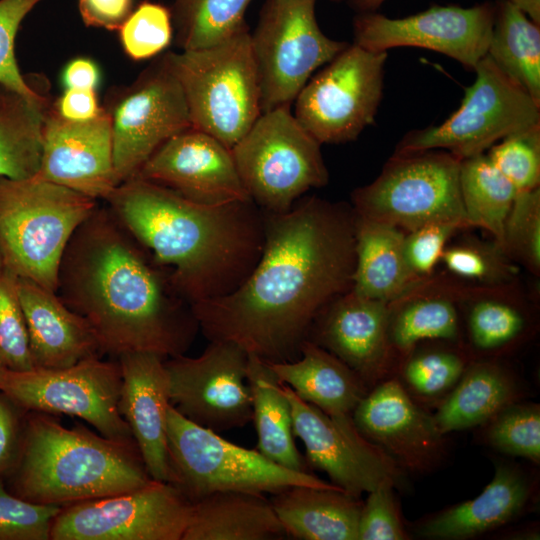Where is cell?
Listing matches in <instances>:
<instances>
[{"mask_svg":"<svg viewBox=\"0 0 540 540\" xmlns=\"http://www.w3.org/2000/svg\"><path fill=\"white\" fill-rule=\"evenodd\" d=\"M458 230L450 224L432 223L406 233L405 255L417 278H424L432 273L442 258L448 240Z\"/></svg>","mask_w":540,"mask_h":540,"instance_id":"cell-48","label":"cell"},{"mask_svg":"<svg viewBox=\"0 0 540 540\" xmlns=\"http://www.w3.org/2000/svg\"><path fill=\"white\" fill-rule=\"evenodd\" d=\"M270 502L286 535L301 540H358L362 502L340 489L293 486Z\"/></svg>","mask_w":540,"mask_h":540,"instance_id":"cell-29","label":"cell"},{"mask_svg":"<svg viewBox=\"0 0 540 540\" xmlns=\"http://www.w3.org/2000/svg\"><path fill=\"white\" fill-rule=\"evenodd\" d=\"M99 81V68L88 58L71 60L62 72V83L65 89L95 90Z\"/></svg>","mask_w":540,"mask_h":540,"instance_id":"cell-52","label":"cell"},{"mask_svg":"<svg viewBox=\"0 0 540 540\" xmlns=\"http://www.w3.org/2000/svg\"><path fill=\"white\" fill-rule=\"evenodd\" d=\"M4 366L0 363V370L3 368Z\"/></svg>","mask_w":540,"mask_h":540,"instance_id":"cell-56","label":"cell"},{"mask_svg":"<svg viewBox=\"0 0 540 540\" xmlns=\"http://www.w3.org/2000/svg\"><path fill=\"white\" fill-rule=\"evenodd\" d=\"M487 55L540 103V27L509 0L494 15Z\"/></svg>","mask_w":540,"mask_h":540,"instance_id":"cell-33","label":"cell"},{"mask_svg":"<svg viewBox=\"0 0 540 540\" xmlns=\"http://www.w3.org/2000/svg\"><path fill=\"white\" fill-rule=\"evenodd\" d=\"M282 385L291 405L294 435L306 449V462L325 472L332 484L359 498L382 483H401L402 471L356 427L339 426L289 386Z\"/></svg>","mask_w":540,"mask_h":540,"instance_id":"cell-18","label":"cell"},{"mask_svg":"<svg viewBox=\"0 0 540 540\" xmlns=\"http://www.w3.org/2000/svg\"><path fill=\"white\" fill-rule=\"evenodd\" d=\"M78 6L87 26L119 30L131 13L132 0H79Z\"/></svg>","mask_w":540,"mask_h":540,"instance_id":"cell-50","label":"cell"},{"mask_svg":"<svg viewBox=\"0 0 540 540\" xmlns=\"http://www.w3.org/2000/svg\"><path fill=\"white\" fill-rule=\"evenodd\" d=\"M315 4L316 0H269L251 34L262 113L291 106L313 73L348 45L321 31Z\"/></svg>","mask_w":540,"mask_h":540,"instance_id":"cell-11","label":"cell"},{"mask_svg":"<svg viewBox=\"0 0 540 540\" xmlns=\"http://www.w3.org/2000/svg\"><path fill=\"white\" fill-rule=\"evenodd\" d=\"M37 176L95 200H106L119 185L108 110L85 122L47 113Z\"/></svg>","mask_w":540,"mask_h":540,"instance_id":"cell-22","label":"cell"},{"mask_svg":"<svg viewBox=\"0 0 540 540\" xmlns=\"http://www.w3.org/2000/svg\"><path fill=\"white\" fill-rule=\"evenodd\" d=\"M3 267L1 257H0V269Z\"/></svg>","mask_w":540,"mask_h":540,"instance_id":"cell-55","label":"cell"},{"mask_svg":"<svg viewBox=\"0 0 540 540\" xmlns=\"http://www.w3.org/2000/svg\"><path fill=\"white\" fill-rule=\"evenodd\" d=\"M534 488L517 466L496 465L493 478L475 498L450 506L417 525L425 538L468 539L499 528L527 508Z\"/></svg>","mask_w":540,"mask_h":540,"instance_id":"cell-25","label":"cell"},{"mask_svg":"<svg viewBox=\"0 0 540 540\" xmlns=\"http://www.w3.org/2000/svg\"><path fill=\"white\" fill-rule=\"evenodd\" d=\"M405 235L392 225L356 216L353 291L392 304L417 285L420 279L405 255Z\"/></svg>","mask_w":540,"mask_h":540,"instance_id":"cell-28","label":"cell"},{"mask_svg":"<svg viewBox=\"0 0 540 540\" xmlns=\"http://www.w3.org/2000/svg\"><path fill=\"white\" fill-rule=\"evenodd\" d=\"M484 439L497 451L540 463V408L515 401L484 425Z\"/></svg>","mask_w":540,"mask_h":540,"instance_id":"cell-38","label":"cell"},{"mask_svg":"<svg viewBox=\"0 0 540 540\" xmlns=\"http://www.w3.org/2000/svg\"><path fill=\"white\" fill-rule=\"evenodd\" d=\"M34 368L57 369L103 357L90 325L55 292L17 277Z\"/></svg>","mask_w":540,"mask_h":540,"instance_id":"cell-24","label":"cell"},{"mask_svg":"<svg viewBox=\"0 0 540 540\" xmlns=\"http://www.w3.org/2000/svg\"><path fill=\"white\" fill-rule=\"evenodd\" d=\"M264 213L262 254L232 293L192 305L209 341H230L268 363L299 358L320 312L352 289V207L316 196Z\"/></svg>","mask_w":540,"mask_h":540,"instance_id":"cell-1","label":"cell"},{"mask_svg":"<svg viewBox=\"0 0 540 540\" xmlns=\"http://www.w3.org/2000/svg\"><path fill=\"white\" fill-rule=\"evenodd\" d=\"M268 364L280 382L299 398L319 408L339 426L355 427L353 412L370 389L332 353L307 340L298 359Z\"/></svg>","mask_w":540,"mask_h":540,"instance_id":"cell-26","label":"cell"},{"mask_svg":"<svg viewBox=\"0 0 540 540\" xmlns=\"http://www.w3.org/2000/svg\"><path fill=\"white\" fill-rule=\"evenodd\" d=\"M14 495L65 506L135 490L150 478L134 440L119 441L77 423L65 427L52 414L28 411Z\"/></svg>","mask_w":540,"mask_h":540,"instance_id":"cell-4","label":"cell"},{"mask_svg":"<svg viewBox=\"0 0 540 540\" xmlns=\"http://www.w3.org/2000/svg\"><path fill=\"white\" fill-rule=\"evenodd\" d=\"M459 184L468 227L489 232L501 248L504 224L517 190L485 153L461 160Z\"/></svg>","mask_w":540,"mask_h":540,"instance_id":"cell-34","label":"cell"},{"mask_svg":"<svg viewBox=\"0 0 540 540\" xmlns=\"http://www.w3.org/2000/svg\"><path fill=\"white\" fill-rule=\"evenodd\" d=\"M524 314L511 303L483 298L473 304L468 315V332L479 351L494 352L512 344L526 328Z\"/></svg>","mask_w":540,"mask_h":540,"instance_id":"cell-40","label":"cell"},{"mask_svg":"<svg viewBox=\"0 0 540 540\" xmlns=\"http://www.w3.org/2000/svg\"><path fill=\"white\" fill-rule=\"evenodd\" d=\"M387 51L348 44L297 95L295 118L320 144L355 140L375 121Z\"/></svg>","mask_w":540,"mask_h":540,"instance_id":"cell-12","label":"cell"},{"mask_svg":"<svg viewBox=\"0 0 540 540\" xmlns=\"http://www.w3.org/2000/svg\"><path fill=\"white\" fill-rule=\"evenodd\" d=\"M353 3L364 10L375 9L379 7L385 0H352Z\"/></svg>","mask_w":540,"mask_h":540,"instance_id":"cell-54","label":"cell"},{"mask_svg":"<svg viewBox=\"0 0 540 540\" xmlns=\"http://www.w3.org/2000/svg\"><path fill=\"white\" fill-rule=\"evenodd\" d=\"M55 293L94 331L102 355H183L200 331L169 272L98 204L72 235Z\"/></svg>","mask_w":540,"mask_h":540,"instance_id":"cell-2","label":"cell"},{"mask_svg":"<svg viewBox=\"0 0 540 540\" xmlns=\"http://www.w3.org/2000/svg\"><path fill=\"white\" fill-rule=\"evenodd\" d=\"M108 112L119 184L134 178L168 139L192 127L183 90L165 56L126 89Z\"/></svg>","mask_w":540,"mask_h":540,"instance_id":"cell-16","label":"cell"},{"mask_svg":"<svg viewBox=\"0 0 540 540\" xmlns=\"http://www.w3.org/2000/svg\"><path fill=\"white\" fill-rule=\"evenodd\" d=\"M441 261L456 276L489 284L506 282L517 273V267L496 243H457L445 248Z\"/></svg>","mask_w":540,"mask_h":540,"instance_id":"cell-43","label":"cell"},{"mask_svg":"<svg viewBox=\"0 0 540 540\" xmlns=\"http://www.w3.org/2000/svg\"><path fill=\"white\" fill-rule=\"evenodd\" d=\"M391 482L380 484L368 492L358 522V540H405L403 524Z\"/></svg>","mask_w":540,"mask_h":540,"instance_id":"cell-47","label":"cell"},{"mask_svg":"<svg viewBox=\"0 0 540 540\" xmlns=\"http://www.w3.org/2000/svg\"><path fill=\"white\" fill-rule=\"evenodd\" d=\"M533 22L540 24V0H509Z\"/></svg>","mask_w":540,"mask_h":540,"instance_id":"cell-53","label":"cell"},{"mask_svg":"<svg viewBox=\"0 0 540 540\" xmlns=\"http://www.w3.org/2000/svg\"><path fill=\"white\" fill-rule=\"evenodd\" d=\"M246 379L258 436L257 450L283 467L308 472L306 459L295 445L291 405L282 383L267 362L250 354Z\"/></svg>","mask_w":540,"mask_h":540,"instance_id":"cell-31","label":"cell"},{"mask_svg":"<svg viewBox=\"0 0 540 540\" xmlns=\"http://www.w3.org/2000/svg\"><path fill=\"white\" fill-rule=\"evenodd\" d=\"M119 31L122 47L131 59H149L169 46L171 16L164 6L144 2L130 13Z\"/></svg>","mask_w":540,"mask_h":540,"instance_id":"cell-44","label":"cell"},{"mask_svg":"<svg viewBox=\"0 0 540 540\" xmlns=\"http://www.w3.org/2000/svg\"><path fill=\"white\" fill-rule=\"evenodd\" d=\"M361 436L383 452L403 472L425 473L436 468L445 452V435L396 377L372 387L353 412Z\"/></svg>","mask_w":540,"mask_h":540,"instance_id":"cell-19","label":"cell"},{"mask_svg":"<svg viewBox=\"0 0 540 540\" xmlns=\"http://www.w3.org/2000/svg\"><path fill=\"white\" fill-rule=\"evenodd\" d=\"M320 146L283 106L261 113L231 151L249 198L262 211L283 213L328 183Z\"/></svg>","mask_w":540,"mask_h":540,"instance_id":"cell-9","label":"cell"},{"mask_svg":"<svg viewBox=\"0 0 540 540\" xmlns=\"http://www.w3.org/2000/svg\"><path fill=\"white\" fill-rule=\"evenodd\" d=\"M0 363L11 371L34 368L17 277L4 267L0 269Z\"/></svg>","mask_w":540,"mask_h":540,"instance_id":"cell-41","label":"cell"},{"mask_svg":"<svg viewBox=\"0 0 540 540\" xmlns=\"http://www.w3.org/2000/svg\"><path fill=\"white\" fill-rule=\"evenodd\" d=\"M502 250L534 274L540 270V189L517 192L504 224Z\"/></svg>","mask_w":540,"mask_h":540,"instance_id":"cell-39","label":"cell"},{"mask_svg":"<svg viewBox=\"0 0 540 540\" xmlns=\"http://www.w3.org/2000/svg\"><path fill=\"white\" fill-rule=\"evenodd\" d=\"M98 200L37 175L0 177V257L16 277L55 292L64 251Z\"/></svg>","mask_w":540,"mask_h":540,"instance_id":"cell-5","label":"cell"},{"mask_svg":"<svg viewBox=\"0 0 540 540\" xmlns=\"http://www.w3.org/2000/svg\"><path fill=\"white\" fill-rule=\"evenodd\" d=\"M27 411L0 391V476L14 469L22 448ZM26 418V417H25Z\"/></svg>","mask_w":540,"mask_h":540,"instance_id":"cell-49","label":"cell"},{"mask_svg":"<svg viewBox=\"0 0 540 540\" xmlns=\"http://www.w3.org/2000/svg\"><path fill=\"white\" fill-rule=\"evenodd\" d=\"M519 392L515 378L501 365L470 362L455 387L437 405L433 418L444 435L478 427L518 401Z\"/></svg>","mask_w":540,"mask_h":540,"instance_id":"cell-30","label":"cell"},{"mask_svg":"<svg viewBox=\"0 0 540 540\" xmlns=\"http://www.w3.org/2000/svg\"><path fill=\"white\" fill-rule=\"evenodd\" d=\"M486 155L517 192L539 187L540 125L503 138Z\"/></svg>","mask_w":540,"mask_h":540,"instance_id":"cell-42","label":"cell"},{"mask_svg":"<svg viewBox=\"0 0 540 540\" xmlns=\"http://www.w3.org/2000/svg\"><path fill=\"white\" fill-rule=\"evenodd\" d=\"M198 357L165 359L170 405L189 421L222 432L252 421L248 353L230 341H209Z\"/></svg>","mask_w":540,"mask_h":540,"instance_id":"cell-15","label":"cell"},{"mask_svg":"<svg viewBox=\"0 0 540 540\" xmlns=\"http://www.w3.org/2000/svg\"><path fill=\"white\" fill-rule=\"evenodd\" d=\"M104 202L191 306L235 291L262 254L264 213L250 199L200 204L134 177Z\"/></svg>","mask_w":540,"mask_h":540,"instance_id":"cell-3","label":"cell"},{"mask_svg":"<svg viewBox=\"0 0 540 540\" xmlns=\"http://www.w3.org/2000/svg\"><path fill=\"white\" fill-rule=\"evenodd\" d=\"M390 314V304L351 289L320 312L308 340L340 359L371 389L393 377Z\"/></svg>","mask_w":540,"mask_h":540,"instance_id":"cell-21","label":"cell"},{"mask_svg":"<svg viewBox=\"0 0 540 540\" xmlns=\"http://www.w3.org/2000/svg\"><path fill=\"white\" fill-rule=\"evenodd\" d=\"M59 117L71 122H85L97 117L100 107L95 90L65 89L53 110Z\"/></svg>","mask_w":540,"mask_h":540,"instance_id":"cell-51","label":"cell"},{"mask_svg":"<svg viewBox=\"0 0 540 540\" xmlns=\"http://www.w3.org/2000/svg\"><path fill=\"white\" fill-rule=\"evenodd\" d=\"M135 177L166 187L200 204L217 205L250 199L231 149L193 127L163 143Z\"/></svg>","mask_w":540,"mask_h":540,"instance_id":"cell-20","label":"cell"},{"mask_svg":"<svg viewBox=\"0 0 540 540\" xmlns=\"http://www.w3.org/2000/svg\"><path fill=\"white\" fill-rule=\"evenodd\" d=\"M404 302L390 314L389 339L395 360L407 357L422 341L458 339L459 316L451 300L428 296Z\"/></svg>","mask_w":540,"mask_h":540,"instance_id":"cell-35","label":"cell"},{"mask_svg":"<svg viewBox=\"0 0 540 540\" xmlns=\"http://www.w3.org/2000/svg\"><path fill=\"white\" fill-rule=\"evenodd\" d=\"M46 100L28 98L0 84V177L37 175L42 156Z\"/></svg>","mask_w":540,"mask_h":540,"instance_id":"cell-32","label":"cell"},{"mask_svg":"<svg viewBox=\"0 0 540 540\" xmlns=\"http://www.w3.org/2000/svg\"><path fill=\"white\" fill-rule=\"evenodd\" d=\"M122 373L118 408L132 432L151 479L171 482L166 430L170 405L165 359L150 352H130L117 358Z\"/></svg>","mask_w":540,"mask_h":540,"instance_id":"cell-23","label":"cell"},{"mask_svg":"<svg viewBox=\"0 0 540 540\" xmlns=\"http://www.w3.org/2000/svg\"><path fill=\"white\" fill-rule=\"evenodd\" d=\"M469 363L456 350H413L404 358L401 379L396 378L418 404L438 405L455 387Z\"/></svg>","mask_w":540,"mask_h":540,"instance_id":"cell-37","label":"cell"},{"mask_svg":"<svg viewBox=\"0 0 540 540\" xmlns=\"http://www.w3.org/2000/svg\"><path fill=\"white\" fill-rule=\"evenodd\" d=\"M460 107L443 123L407 133L395 153L445 149L459 159L485 153L503 138L540 125V103L486 55L474 68Z\"/></svg>","mask_w":540,"mask_h":540,"instance_id":"cell-10","label":"cell"},{"mask_svg":"<svg viewBox=\"0 0 540 540\" xmlns=\"http://www.w3.org/2000/svg\"><path fill=\"white\" fill-rule=\"evenodd\" d=\"M43 0H0V84L28 98L46 100L20 71L15 39L24 18Z\"/></svg>","mask_w":540,"mask_h":540,"instance_id":"cell-46","label":"cell"},{"mask_svg":"<svg viewBox=\"0 0 540 540\" xmlns=\"http://www.w3.org/2000/svg\"><path fill=\"white\" fill-rule=\"evenodd\" d=\"M460 164L461 159L437 149L395 153L373 182L353 191V211L404 232L432 223L468 229Z\"/></svg>","mask_w":540,"mask_h":540,"instance_id":"cell-8","label":"cell"},{"mask_svg":"<svg viewBox=\"0 0 540 540\" xmlns=\"http://www.w3.org/2000/svg\"><path fill=\"white\" fill-rule=\"evenodd\" d=\"M121 385L118 360L102 357L66 368L0 370V391L27 412L78 417L107 438L132 441V432L118 408Z\"/></svg>","mask_w":540,"mask_h":540,"instance_id":"cell-13","label":"cell"},{"mask_svg":"<svg viewBox=\"0 0 540 540\" xmlns=\"http://www.w3.org/2000/svg\"><path fill=\"white\" fill-rule=\"evenodd\" d=\"M494 15L488 4L469 8L436 5L404 18L364 14L355 19L354 43L372 51L425 48L474 70L487 55Z\"/></svg>","mask_w":540,"mask_h":540,"instance_id":"cell-17","label":"cell"},{"mask_svg":"<svg viewBox=\"0 0 540 540\" xmlns=\"http://www.w3.org/2000/svg\"><path fill=\"white\" fill-rule=\"evenodd\" d=\"M287 537L270 499L246 491H217L191 502L182 540H272Z\"/></svg>","mask_w":540,"mask_h":540,"instance_id":"cell-27","label":"cell"},{"mask_svg":"<svg viewBox=\"0 0 540 540\" xmlns=\"http://www.w3.org/2000/svg\"><path fill=\"white\" fill-rule=\"evenodd\" d=\"M251 0H177L179 45L198 50L217 45L245 25L244 14Z\"/></svg>","mask_w":540,"mask_h":540,"instance_id":"cell-36","label":"cell"},{"mask_svg":"<svg viewBox=\"0 0 540 540\" xmlns=\"http://www.w3.org/2000/svg\"><path fill=\"white\" fill-rule=\"evenodd\" d=\"M190 513L178 488L152 479L132 491L62 506L50 540H182Z\"/></svg>","mask_w":540,"mask_h":540,"instance_id":"cell-14","label":"cell"},{"mask_svg":"<svg viewBox=\"0 0 540 540\" xmlns=\"http://www.w3.org/2000/svg\"><path fill=\"white\" fill-rule=\"evenodd\" d=\"M165 58L183 90L191 126L232 149L262 113L246 26L217 45Z\"/></svg>","mask_w":540,"mask_h":540,"instance_id":"cell-6","label":"cell"},{"mask_svg":"<svg viewBox=\"0 0 540 540\" xmlns=\"http://www.w3.org/2000/svg\"><path fill=\"white\" fill-rule=\"evenodd\" d=\"M61 508L24 500L9 493L0 481V540H50Z\"/></svg>","mask_w":540,"mask_h":540,"instance_id":"cell-45","label":"cell"},{"mask_svg":"<svg viewBox=\"0 0 540 540\" xmlns=\"http://www.w3.org/2000/svg\"><path fill=\"white\" fill-rule=\"evenodd\" d=\"M166 430L170 483L190 502L229 490L271 495L293 486L342 490L309 472L283 467L258 450L231 443L217 432L189 421L171 405Z\"/></svg>","mask_w":540,"mask_h":540,"instance_id":"cell-7","label":"cell"}]
</instances>
